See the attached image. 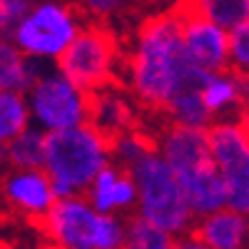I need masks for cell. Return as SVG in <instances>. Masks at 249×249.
I'll return each instance as SVG.
<instances>
[{"label": "cell", "instance_id": "cell-13", "mask_svg": "<svg viewBox=\"0 0 249 249\" xmlns=\"http://www.w3.org/2000/svg\"><path fill=\"white\" fill-rule=\"evenodd\" d=\"M199 97L204 110L212 120L222 117H247V100H249V80L247 72L234 68H222L204 72L197 82Z\"/></svg>", "mask_w": 249, "mask_h": 249}, {"label": "cell", "instance_id": "cell-30", "mask_svg": "<svg viewBox=\"0 0 249 249\" xmlns=\"http://www.w3.org/2000/svg\"><path fill=\"white\" fill-rule=\"evenodd\" d=\"M70 3H80V0H70Z\"/></svg>", "mask_w": 249, "mask_h": 249}, {"label": "cell", "instance_id": "cell-14", "mask_svg": "<svg viewBox=\"0 0 249 249\" xmlns=\"http://www.w3.org/2000/svg\"><path fill=\"white\" fill-rule=\"evenodd\" d=\"M82 195L97 212L117 214V217H130L135 212V202H137V190H135V179L130 170L120 167L115 162H107L90 179L88 190Z\"/></svg>", "mask_w": 249, "mask_h": 249}, {"label": "cell", "instance_id": "cell-28", "mask_svg": "<svg viewBox=\"0 0 249 249\" xmlns=\"http://www.w3.org/2000/svg\"><path fill=\"white\" fill-rule=\"evenodd\" d=\"M8 170V155H5V144H0V172Z\"/></svg>", "mask_w": 249, "mask_h": 249}, {"label": "cell", "instance_id": "cell-9", "mask_svg": "<svg viewBox=\"0 0 249 249\" xmlns=\"http://www.w3.org/2000/svg\"><path fill=\"white\" fill-rule=\"evenodd\" d=\"M210 157L224 184V207L249 212V130L247 117H222L204 127Z\"/></svg>", "mask_w": 249, "mask_h": 249}, {"label": "cell", "instance_id": "cell-21", "mask_svg": "<svg viewBox=\"0 0 249 249\" xmlns=\"http://www.w3.org/2000/svg\"><path fill=\"white\" fill-rule=\"evenodd\" d=\"M28 127H30V110L25 102V92L18 90L0 92V144H8Z\"/></svg>", "mask_w": 249, "mask_h": 249}, {"label": "cell", "instance_id": "cell-22", "mask_svg": "<svg viewBox=\"0 0 249 249\" xmlns=\"http://www.w3.org/2000/svg\"><path fill=\"white\" fill-rule=\"evenodd\" d=\"M8 155V167H43V155H45V132L30 127L23 130L15 140L5 144Z\"/></svg>", "mask_w": 249, "mask_h": 249}, {"label": "cell", "instance_id": "cell-27", "mask_svg": "<svg viewBox=\"0 0 249 249\" xmlns=\"http://www.w3.org/2000/svg\"><path fill=\"white\" fill-rule=\"evenodd\" d=\"M172 249H210V247H207L199 237H195L192 230H190L187 234H179V237L175 239V247H172Z\"/></svg>", "mask_w": 249, "mask_h": 249}, {"label": "cell", "instance_id": "cell-19", "mask_svg": "<svg viewBox=\"0 0 249 249\" xmlns=\"http://www.w3.org/2000/svg\"><path fill=\"white\" fill-rule=\"evenodd\" d=\"M152 150H155V135L147 132L142 124L110 137V162L120 164L124 170H130L137 160H142Z\"/></svg>", "mask_w": 249, "mask_h": 249}, {"label": "cell", "instance_id": "cell-17", "mask_svg": "<svg viewBox=\"0 0 249 249\" xmlns=\"http://www.w3.org/2000/svg\"><path fill=\"white\" fill-rule=\"evenodd\" d=\"M160 115L164 117V122L184 124V127H207L212 122L210 112L204 110V102L199 97L197 85H187V88L177 90L167 100V105L162 107Z\"/></svg>", "mask_w": 249, "mask_h": 249}, {"label": "cell", "instance_id": "cell-2", "mask_svg": "<svg viewBox=\"0 0 249 249\" xmlns=\"http://www.w3.org/2000/svg\"><path fill=\"white\" fill-rule=\"evenodd\" d=\"M152 135L155 150L172 167L195 219L224 207V184L210 157L204 127L162 122Z\"/></svg>", "mask_w": 249, "mask_h": 249}, {"label": "cell", "instance_id": "cell-1", "mask_svg": "<svg viewBox=\"0 0 249 249\" xmlns=\"http://www.w3.org/2000/svg\"><path fill=\"white\" fill-rule=\"evenodd\" d=\"M202 75L184 55L177 10L144 15L122 53L120 72V82L142 112L160 115L177 90L197 85Z\"/></svg>", "mask_w": 249, "mask_h": 249}, {"label": "cell", "instance_id": "cell-23", "mask_svg": "<svg viewBox=\"0 0 249 249\" xmlns=\"http://www.w3.org/2000/svg\"><path fill=\"white\" fill-rule=\"evenodd\" d=\"M132 5H135L132 0H80L77 3L88 23H102V25H110L112 20L122 18Z\"/></svg>", "mask_w": 249, "mask_h": 249}, {"label": "cell", "instance_id": "cell-24", "mask_svg": "<svg viewBox=\"0 0 249 249\" xmlns=\"http://www.w3.org/2000/svg\"><path fill=\"white\" fill-rule=\"evenodd\" d=\"M227 57H230V68L239 72L249 70V23L227 30Z\"/></svg>", "mask_w": 249, "mask_h": 249}, {"label": "cell", "instance_id": "cell-8", "mask_svg": "<svg viewBox=\"0 0 249 249\" xmlns=\"http://www.w3.org/2000/svg\"><path fill=\"white\" fill-rule=\"evenodd\" d=\"M25 102L33 127L57 132L88 122L90 92L77 88L55 65H40L25 90Z\"/></svg>", "mask_w": 249, "mask_h": 249}, {"label": "cell", "instance_id": "cell-7", "mask_svg": "<svg viewBox=\"0 0 249 249\" xmlns=\"http://www.w3.org/2000/svg\"><path fill=\"white\" fill-rule=\"evenodd\" d=\"M122 45L117 35L102 23H85L75 40L65 48L55 68L72 80L77 88L92 92L120 80L122 72Z\"/></svg>", "mask_w": 249, "mask_h": 249}, {"label": "cell", "instance_id": "cell-15", "mask_svg": "<svg viewBox=\"0 0 249 249\" xmlns=\"http://www.w3.org/2000/svg\"><path fill=\"white\" fill-rule=\"evenodd\" d=\"M192 234L199 237L210 249H247L249 222L247 214L232 210V207H219V210L195 219Z\"/></svg>", "mask_w": 249, "mask_h": 249}, {"label": "cell", "instance_id": "cell-26", "mask_svg": "<svg viewBox=\"0 0 249 249\" xmlns=\"http://www.w3.org/2000/svg\"><path fill=\"white\" fill-rule=\"evenodd\" d=\"M137 8H142L147 15H155V13H172L179 8L182 0H132Z\"/></svg>", "mask_w": 249, "mask_h": 249}, {"label": "cell", "instance_id": "cell-5", "mask_svg": "<svg viewBox=\"0 0 249 249\" xmlns=\"http://www.w3.org/2000/svg\"><path fill=\"white\" fill-rule=\"evenodd\" d=\"M130 175L135 179V190H137V202H135L132 214L157 224L160 230L170 232L175 237L187 234L192 230L195 214L182 195V187L172 167L162 160L157 150L137 160L130 167Z\"/></svg>", "mask_w": 249, "mask_h": 249}, {"label": "cell", "instance_id": "cell-20", "mask_svg": "<svg viewBox=\"0 0 249 249\" xmlns=\"http://www.w3.org/2000/svg\"><path fill=\"white\" fill-rule=\"evenodd\" d=\"M175 239V234L160 230L157 224L137 214H130L124 217V237L120 249H172Z\"/></svg>", "mask_w": 249, "mask_h": 249}, {"label": "cell", "instance_id": "cell-29", "mask_svg": "<svg viewBox=\"0 0 249 249\" xmlns=\"http://www.w3.org/2000/svg\"><path fill=\"white\" fill-rule=\"evenodd\" d=\"M0 249H8V247H5V244H3V242H0Z\"/></svg>", "mask_w": 249, "mask_h": 249}, {"label": "cell", "instance_id": "cell-4", "mask_svg": "<svg viewBox=\"0 0 249 249\" xmlns=\"http://www.w3.org/2000/svg\"><path fill=\"white\" fill-rule=\"evenodd\" d=\"M88 20L70 0H35L10 28V40L28 60L55 65Z\"/></svg>", "mask_w": 249, "mask_h": 249}, {"label": "cell", "instance_id": "cell-3", "mask_svg": "<svg viewBox=\"0 0 249 249\" xmlns=\"http://www.w3.org/2000/svg\"><path fill=\"white\" fill-rule=\"evenodd\" d=\"M110 162V137L82 122L68 130L45 132L43 170L55 197H72L88 190L90 179Z\"/></svg>", "mask_w": 249, "mask_h": 249}, {"label": "cell", "instance_id": "cell-25", "mask_svg": "<svg viewBox=\"0 0 249 249\" xmlns=\"http://www.w3.org/2000/svg\"><path fill=\"white\" fill-rule=\"evenodd\" d=\"M33 3L35 0H0V35H8L10 28L18 23V18Z\"/></svg>", "mask_w": 249, "mask_h": 249}, {"label": "cell", "instance_id": "cell-11", "mask_svg": "<svg viewBox=\"0 0 249 249\" xmlns=\"http://www.w3.org/2000/svg\"><path fill=\"white\" fill-rule=\"evenodd\" d=\"M179 15V37L184 55L199 72H212L230 68L227 57V30L214 25L212 20H204L195 13L177 10Z\"/></svg>", "mask_w": 249, "mask_h": 249}, {"label": "cell", "instance_id": "cell-16", "mask_svg": "<svg viewBox=\"0 0 249 249\" xmlns=\"http://www.w3.org/2000/svg\"><path fill=\"white\" fill-rule=\"evenodd\" d=\"M37 62L28 60L15 48L10 35H0V92L18 90L25 92L37 72Z\"/></svg>", "mask_w": 249, "mask_h": 249}, {"label": "cell", "instance_id": "cell-18", "mask_svg": "<svg viewBox=\"0 0 249 249\" xmlns=\"http://www.w3.org/2000/svg\"><path fill=\"white\" fill-rule=\"evenodd\" d=\"M177 10H187L204 20H212L224 30L249 23V0H182Z\"/></svg>", "mask_w": 249, "mask_h": 249}, {"label": "cell", "instance_id": "cell-6", "mask_svg": "<svg viewBox=\"0 0 249 249\" xmlns=\"http://www.w3.org/2000/svg\"><path fill=\"white\" fill-rule=\"evenodd\" d=\"M40 227L57 249H120L124 237V217L97 212L85 195L57 197Z\"/></svg>", "mask_w": 249, "mask_h": 249}, {"label": "cell", "instance_id": "cell-10", "mask_svg": "<svg viewBox=\"0 0 249 249\" xmlns=\"http://www.w3.org/2000/svg\"><path fill=\"white\" fill-rule=\"evenodd\" d=\"M55 199L43 167H8L0 172V202L20 217L40 222Z\"/></svg>", "mask_w": 249, "mask_h": 249}, {"label": "cell", "instance_id": "cell-12", "mask_svg": "<svg viewBox=\"0 0 249 249\" xmlns=\"http://www.w3.org/2000/svg\"><path fill=\"white\" fill-rule=\"evenodd\" d=\"M140 117H142V107L132 100V95L124 90L120 80L90 92L88 124H92L105 137H115L124 130L140 127L142 124Z\"/></svg>", "mask_w": 249, "mask_h": 249}]
</instances>
